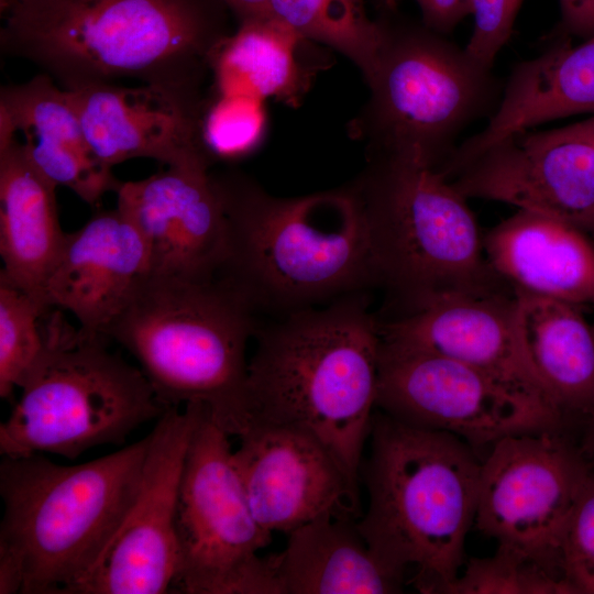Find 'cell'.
I'll list each match as a JSON object with an SVG mask.
<instances>
[{"label":"cell","instance_id":"34","mask_svg":"<svg viewBox=\"0 0 594 594\" xmlns=\"http://www.w3.org/2000/svg\"><path fill=\"white\" fill-rule=\"evenodd\" d=\"M562 25L583 40L594 35V0H559Z\"/></svg>","mask_w":594,"mask_h":594},{"label":"cell","instance_id":"19","mask_svg":"<svg viewBox=\"0 0 594 594\" xmlns=\"http://www.w3.org/2000/svg\"><path fill=\"white\" fill-rule=\"evenodd\" d=\"M148 273V251L136 227L118 208L100 210L66 233L44 301L69 312L80 329L103 334Z\"/></svg>","mask_w":594,"mask_h":594},{"label":"cell","instance_id":"24","mask_svg":"<svg viewBox=\"0 0 594 594\" xmlns=\"http://www.w3.org/2000/svg\"><path fill=\"white\" fill-rule=\"evenodd\" d=\"M515 294V334L534 377L564 417H588L594 409V323L579 306Z\"/></svg>","mask_w":594,"mask_h":594},{"label":"cell","instance_id":"6","mask_svg":"<svg viewBox=\"0 0 594 594\" xmlns=\"http://www.w3.org/2000/svg\"><path fill=\"white\" fill-rule=\"evenodd\" d=\"M254 308L226 278L146 274L105 330L166 406L204 404L230 436L250 426L246 346Z\"/></svg>","mask_w":594,"mask_h":594},{"label":"cell","instance_id":"35","mask_svg":"<svg viewBox=\"0 0 594 594\" xmlns=\"http://www.w3.org/2000/svg\"><path fill=\"white\" fill-rule=\"evenodd\" d=\"M240 22L270 15V0H221Z\"/></svg>","mask_w":594,"mask_h":594},{"label":"cell","instance_id":"38","mask_svg":"<svg viewBox=\"0 0 594 594\" xmlns=\"http://www.w3.org/2000/svg\"><path fill=\"white\" fill-rule=\"evenodd\" d=\"M19 1L22 0H0V10L2 11Z\"/></svg>","mask_w":594,"mask_h":594},{"label":"cell","instance_id":"22","mask_svg":"<svg viewBox=\"0 0 594 594\" xmlns=\"http://www.w3.org/2000/svg\"><path fill=\"white\" fill-rule=\"evenodd\" d=\"M484 252L514 293L594 306V241L568 222L518 210L484 235Z\"/></svg>","mask_w":594,"mask_h":594},{"label":"cell","instance_id":"3","mask_svg":"<svg viewBox=\"0 0 594 594\" xmlns=\"http://www.w3.org/2000/svg\"><path fill=\"white\" fill-rule=\"evenodd\" d=\"M212 176L229 237L219 276L254 309L290 314L377 285L369 226L351 187L278 198L241 174Z\"/></svg>","mask_w":594,"mask_h":594},{"label":"cell","instance_id":"21","mask_svg":"<svg viewBox=\"0 0 594 594\" xmlns=\"http://www.w3.org/2000/svg\"><path fill=\"white\" fill-rule=\"evenodd\" d=\"M594 113V35L559 44L515 66L484 129L460 143L440 170L447 178L488 146L515 132Z\"/></svg>","mask_w":594,"mask_h":594},{"label":"cell","instance_id":"11","mask_svg":"<svg viewBox=\"0 0 594 594\" xmlns=\"http://www.w3.org/2000/svg\"><path fill=\"white\" fill-rule=\"evenodd\" d=\"M376 408L476 450L513 435L561 429L564 419L543 397L470 364L382 341Z\"/></svg>","mask_w":594,"mask_h":594},{"label":"cell","instance_id":"26","mask_svg":"<svg viewBox=\"0 0 594 594\" xmlns=\"http://www.w3.org/2000/svg\"><path fill=\"white\" fill-rule=\"evenodd\" d=\"M309 42L271 14L240 22L211 57L216 95L275 98L296 106L315 74L305 59Z\"/></svg>","mask_w":594,"mask_h":594},{"label":"cell","instance_id":"37","mask_svg":"<svg viewBox=\"0 0 594 594\" xmlns=\"http://www.w3.org/2000/svg\"><path fill=\"white\" fill-rule=\"evenodd\" d=\"M575 125L594 141V114L587 120L576 122Z\"/></svg>","mask_w":594,"mask_h":594},{"label":"cell","instance_id":"25","mask_svg":"<svg viewBox=\"0 0 594 594\" xmlns=\"http://www.w3.org/2000/svg\"><path fill=\"white\" fill-rule=\"evenodd\" d=\"M56 188L20 148L0 144V275L46 310L45 284L66 238Z\"/></svg>","mask_w":594,"mask_h":594},{"label":"cell","instance_id":"23","mask_svg":"<svg viewBox=\"0 0 594 594\" xmlns=\"http://www.w3.org/2000/svg\"><path fill=\"white\" fill-rule=\"evenodd\" d=\"M271 560L279 594H392L405 583V574L371 550L352 517L327 514L294 529Z\"/></svg>","mask_w":594,"mask_h":594},{"label":"cell","instance_id":"33","mask_svg":"<svg viewBox=\"0 0 594 594\" xmlns=\"http://www.w3.org/2000/svg\"><path fill=\"white\" fill-rule=\"evenodd\" d=\"M389 9H394L398 0H381ZM421 11L426 28L447 34L468 15H471V0H415Z\"/></svg>","mask_w":594,"mask_h":594},{"label":"cell","instance_id":"18","mask_svg":"<svg viewBox=\"0 0 594 594\" xmlns=\"http://www.w3.org/2000/svg\"><path fill=\"white\" fill-rule=\"evenodd\" d=\"M515 299L512 290L437 295L378 319L381 341L461 361L551 403L517 342Z\"/></svg>","mask_w":594,"mask_h":594},{"label":"cell","instance_id":"29","mask_svg":"<svg viewBox=\"0 0 594 594\" xmlns=\"http://www.w3.org/2000/svg\"><path fill=\"white\" fill-rule=\"evenodd\" d=\"M447 594H574L560 576L530 558L497 546L494 556L471 558Z\"/></svg>","mask_w":594,"mask_h":594},{"label":"cell","instance_id":"2","mask_svg":"<svg viewBox=\"0 0 594 594\" xmlns=\"http://www.w3.org/2000/svg\"><path fill=\"white\" fill-rule=\"evenodd\" d=\"M254 336L246 376L250 426L312 436L359 492L381 355L378 319L365 297L355 293L323 308L287 314Z\"/></svg>","mask_w":594,"mask_h":594},{"label":"cell","instance_id":"30","mask_svg":"<svg viewBox=\"0 0 594 594\" xmlns=\"http://www.w3.org/2000/svg\"><path fill=\"white\" fill-rule=\"evenodd\" d=\"M265 127L263 101L216 95L206 102L202 140L212 160L237 158L250 153L261 141Z\"/></svg>","mask_w":594,"mask_h":594},{"label":"cell","instance_id":"27","mask_svg":"<svg viewBox=\"0 0 594 594\" xmlns=\"http://www.w3.org/2000/svg\"><path fill=\"white\" fill-rule=\"evenodd\" d=\"M270 13L306 40L343 54L365 79L373 73L386 28L366 15L361 0H270Z\"/></svg>","mask_w":594,"mask_h":594},{"label":"cell","instance_id":"12","mask_svg":"<svg viewBox=\"0 0 594 594\" xmlns=\"http://www.w3.org/2000/svg\"><path fill=\"white\" fill-rule=\"evenodd\" d=\"M490 449L482 463L476 528L563 579V535L593 471L561 429L508 436Z\"/></svg>","mask_w":594,"mask_h":594},{"label":"cell","instance_id":"28","mask_svg":"<svg viewBox=\"0 0 594 594\" xmlns=\"http://www.w3.org/2000/svg\"><path fill=\"white\" fill-rule=\"evenodd\" d=\"M38 301L0 275V396L19 388L44 348Z\"/></svg>","mask_w":594,"mask_h":594},{"label":"cell","instance_id":"8","mask_svg":"<svg viewBox=\"0 0 594 594\" xmlns=\"http://www.w3.org/2000/svg\"><path fill=\"white\" fill-rule=\"evenodd\" d=\"M44 348L0 425L3 457L52 453L75 459L120 444L166 407L140 367L108 349L109 339L72 324L64 311L42 318Z\"/></svg>","mask_w":594,"mask_h":594},{"label":"cell","instance_id":"32","mask_svg":"<svg viewBox=\"0 0 594 594\" xmlns=\"http://www.w3.org/2000/svg\"><path fill=\"white\" fill-rule=\"evenodd\" d=\"M524 0H471L474 24L465 51L481 65L493 68L508 42Z\"/></svg>","mask_w":594,"mask_h":594},{"label":"cell","instance_id":"17","mask_svg":"<svg viewBox=\"0 0 594 594\" xmlns=\"http://www.w3.org/2000/svg\"><path fill=\"white\" fill-rule=\"evenodd\" d=\"M117 208L141 233L150 273L207 279L219 276L228 253V221L209 168L167 166L120 184Z\"/></svg>","mask_w":594,"mask_h":594},{"label":"cell","instance_id":"4","mask_svg":"<svg viewBox=\"0 0 594 594\" xmlns=\"http://www.w3.org/2000/svg\"><path fill=\"white\" fill-rule=\"evenodd\" d=\"M148 437L76 465L42 457L0 464L1 594H75L128 515Z\"/></svg>","mask_w":594,"mask_h":594},{"label":"cell","instance_id":"9","mask_svg":"<svg viewBox=\"0 0 594 594\" xmlns=\"http://www.w3.org/2000/svg\"><path fill=\"white\" fill-rule=\"evenodd\" d=\"M371 96L358 121L373 154L440 168L462 132L496 108L503 88L465 48L428 28L386 29Z\"/></svg>","mask_w":594,"mask_h":594},{"label":"cell","instance_id":"7","mask_svg":"<svg viewBox=\"0 0 594 594\" xmlns=\"http://www.w3.org/2000/svg\"><path fill=\"white\" fill-rule=\"evenodd\" d=\"M351 189L369 226L377 285L399 310L442 294L510 290L486 260L468 199L439 168L373 154Z\"/></svg>","mask_w":594,"mask_h":594},{"label":"cell","instance_id":"31","mask_svg":"<svg viewBox=\"0 0 594 594\" xmlns=\"http://www.w3.org/2000/svg\"><path fill=\"white\" fill-rule=\"evenodd\" d=\"M560 569L574 594H594V472L566 524Z\"/></svg>","mask_w":594,"mask_h":594},{"label":"cell","instance_id":"1","mask_svg":"<svg viewBox=\"0 0 594 594\" xmlns=\"http://www.w3.org/2000/svg\"><path fill=\"white\" fill-rule=\"evenodd\" d=\"M221 0H22L1 11L4 53L64 89L136 79L200 89L224 28Z\"/></svg>","mask_w":594,"mask_h":594},{"label":"cell","instance_id":"10","mask_svg":"<svg viewBox=\"0 0 594 594\" xmlns=\"http://www.w3.org/2000/svg\"><path fill=\"white\" fill-rule=\"evenodd\" d=\"M227 433L201 404L187 449L177 502L179 568L186 594H279L272 539L256 521Z\"/></svg>","mask_w":594,"mask_h":594},{"label":"cell","instance_id":"36","mask_svg":"<svg viewBox=\"0 0 594 594\" xmlns=\"http://www.w3.org/2000/svg\"><path fill=\"white\" fill-rule=\"evenodd\" d=\"M587 418L588 427L584 438V448L585 451L594 458V409Z\"/></svg>","mask_w":594,"mask_h":594},{"label":"cell","instance_id":"13","mask_svg":"<svg viewBox=\"0 0 594 594\" xmlns=\"http://www.w3.org/2000/svg\"><path fill=\"white\" fill-rule=\"evenodd\" d=\"M200 403L168 407L148 437L142 482L116 536L75 594H162L179 568L177 502Z\"/></svg>","mask_w":594,"mask_h":594},{"label":"cell","instance_id":"5","mask_svg":"<svg viewBox=\"0 0 594 594\" xmlns=\"http://www.w3.org/2000/svg\"><path fill=\"white\" fill-rule=\"evenodd\" d=\"M358 528L371 550L421 593H444L463 563L483 460L463 439L402 422L376 408Z\"/></svg>","mask_w":594,"mask_h":594},{"label":"cell","instance_id":"15","mask_svg":"<svg viewBox=\"0 0 594 594\" xmlns=\"http://www.w3.org/2000/svg\"><path fill=\"white\" fill-rule=\"evenodd\" d=\"M66 90L91 150L111 168L138 157L206 168L213 161L202 140L200 89L92 82Z\"/></svg>","mask_w":594,"mask_h":594},{"label":"cell","instance_id":"16","mask_svg":"<svg viewBox=\"0 0 594 594\" xmlns=\"http://www.w3.org/2000/svg\"><path fill=\"white\" fill-rule=\"evenodd\" d=\"M233 458L252 513L268 534H289L327 514L359 519V492L329 452L300 430L252 425Z\"/></svg>","mask_w":594,"mask_h":594},{"label":"cell","instance_id":"20","mask_svg":"<svg viewBox=\"0 0 594 594\" xmlns=\"http://www.w3.org/2000/svg\"><path fill=\"white\" fill-rule=\"evenodd\" d=\"M0 144H12L55 186L96 206L121 182L91 150L66 89L47 74L1 88Z\"/></svg>","mask_w":594,"mask_h":594},{"label":"cell","instance_id":"14","mask_svg":"<svg viewBox=\"0 0 594 594\" xmlns=\"http://www.w3.org/2000/svg\"><path fill=\"white\" fill-rule=\"evenodd\" d=\"M449 180L466 199L505 202L594 237V141L575 123L509 134Z\"/></svg>","mask_w":594,"mask_h":594}]
</instances>
